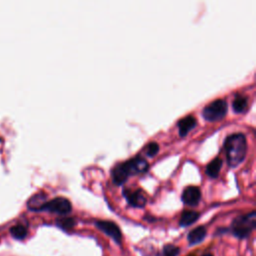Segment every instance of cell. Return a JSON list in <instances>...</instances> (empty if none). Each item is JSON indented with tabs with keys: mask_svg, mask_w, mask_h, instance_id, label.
Here are the masks:
<instances>
[{
	"mask_svg": "<svg viewBox=\"0 0 256 256\" xmlns=\"http://www.w3.org/2000/svg\"><path fill=\"white\" fill-rule=\"evenodd\" d=\"M247 105H248L247 99L243 96H236L235 99L233 100V103H232L233 109L237 113L245 111L246 108H247Z\"/></svg>",
	"mask_w": 256,
	"mask_h": 256,
	"instance_id": "2e32d148",
	"label": "cell"
},
{
	"mask_svg": "<svg viewBox=\"0 0 256 256\" xmlns=\"http://www.w3.org/2000/svg\"><path fill=\"white\" fill-rule=\"evenodd\" d=\"M71 203L68 199L64 198V197H56L53 198L50 201H47L42 210H46L49 212H53V213H57V214H67L71 211Z\"/></svg>",
	"mask_w": 256,
	"mask_h": 256,
	"instance_id": "277c9868",
	"label": "cell"
},
{
	"mask_svg": "<svg viewBox=\"0 0 256 256\" xmlns=\"http://www.w3.org/2000/svg\"><path fill=\"white\" fill-rule=\"evenodd\" d=\"M179 253V248L171 245V244H168L166 246H164L163 251H162V256H177Z\"/></svg>",
	"mask_w": 256,
	"mask_h": 256,
	"instance_id": "e0dca14e",
	"label": "cell"
},
{
	"mask_svg": "<svg viewBox=\"0 0 256 256\" xmlns=\"http://www.w3.org/2000/svg\"><path fill=\"white\" fill-rule=\"evenodd\" d=\"M96 227L101 230L102 232H104L106 235H108L109 237H111L116 243H120L121 239H122V235H121V231L119 229V227L111 221H105V220H101V221H96L95 223Z\"/></svg>",
	"mask_w": 256,
	"mask_h": 256,
	"instance_id": "8992f818",
	"label": "cell"
},
{
	"mask_svg": "<svg viewBox=\"0 0 256 256\" xmlns=\"http://www.w3.org/2000/svg\"><path fill=\"white\" fill-rule=\"evenodd\" d=\"M111 176H112L113 182H114L115 184H117V185H120V184H122V183H124V182L126 181L127 177H128V174H127V172L125 171V169H124L122 163L119 164V165H117V166H115V167L112 169Z\"/></svg>",
	"mask_w": 256,
	"mask_h": 256,
	"instance_id": "30bf717a",
	"label": "cell"
},
{
	"mask_svg": "<svg viewBox=\"0 0 256 256\" xmlns=\"http://www.w3.org/2000/svg\"><path fill=\"white\" fill-rule=\"evenodd\" d=\"M10 233L13 238L22 240L27 236V228L21 224H16L10 228Z\"/></svg>",
	"mask_w": 256,
	"mask_h": 256,
	"instance_id": "9a60e30c",
	"label": "cell"
},
{
	"mask_svg": "<svg viewBox=\"0 0 256 256\" xmlns=\"http://www.w3.org/2000/svg\"><path fill=\"white\" fill-rule=\"evenodd\" d=\"M196 118L192 115L185 116L184 118L180 119L178 122L179 134L181 136H185L190 130H192L196 126Z\"/></svg>",
	"mask_w": 256,
	"mask_h": 256,
	"instance_id": "9c48e42d",
	"label": "cell"
},
{
	"mask_svg": "<svg viewBox=\"0 0 256 256\" xmlns=\"http://www.w3.org/2000/svg\"><path fill=\"white\" fill-rule=\"evenodd\" d=\"M124 195L128 201V203L133 207H144L146 204V197L141 190L135 191H124Z\"/></svg>",
	"mask_w": 256,
	"mask_h": 256,
	"instance_id": "ba28073f",
	"label": "cell"
},
{
	"mask_svg": "<svg viewBox=\"0 0 256 256\" xmlns=\"http://www.w3.org/2000/svg\"><path fill=\"white\" fill-rule=\"evenodd\" d=\"M74 223H75L74 219H72V218H62V219H59L57 221L58 226H60L63 229L71 228L74 225Z\"/></svg>",
	"mask_w": 256,
	"mask_h": 256,
	"instance_id": "ac0fdd59",
	"label": "cell"
},
{
	"mask_svg": "<svg viewBox=\"0 0 256 256\" xmlns=\"http://www.w3.org/2000/svg\"><path fill=\"white\" fill-rule=\"evenodd\" d=\"M198 217H199V213L198 212L187 210V211H184L181 214L179 223H180L181 226H189L192 223H194L198 219Z\"/></svg>",
	"mask_w": 256,
	"mask_h": 256,
	"instance_id": "5bb4252c",
	"label": "cell"
},
{
	"mask_svg": "<svg viewBox=\"0 0 256 256\" xmlns=\"http://www.w3.org/2000/svg\"><path fill=\"white\" fill-rule=\"evenodd\" d=\"M206 236V229L203 226H198L188 233L187 239L191 245L200 243Z\"/></svg>",
	"mask_w": 256,
	"mask_h": 256,
	"instance_id": "7c38bea8",
	"label": "cell"
},
{
	"mask_svg": "<svg viewBox=\"0 0 256 256\" xmlns=\"http://www.w3.org/2000/svg\"><path fill=\"white\" fill-rule=\"evenodd\" d=\"M222 166V160L220 158H214L207 166H206V174L211 177L215 178L218 176L220 169Z\"/></svg>",
	"mask_w": 256,
	"mask_h": 256,
	"instance_id": "4fadbf2b",
	"label": "cell"
},
{
	"mask_svg": "<svg viewBox=\"0 0 256 256\" xmlns=\"http://www.w3.org/2000/svg\"><path fill=\"white\" fill-rule=\"evenodd\" d=\"M203 256H213V255L212 254H204Z\"/></svg>",
	"mask_w": 256,
	"mask_h": 256,
	"instance_id": "ffe728a7",
	"label": "cell"
},
{
	"mask_svg": "<svg viewBox=\"0 0 256 256\" xmlns=\"http://www.w3.org/2000/svg\"><path fill=\"white\" fill-rule=\"evenodd\" d=\"M158 150H159V146H158L157 143H155V142L149 143L148 146H147V149H146L147 154H148L149 156H154V155L158 152Z\"/></svg>",
	"mask_w": 256,
	"mask_h": 256,
	"instance_id": "d6986e66",
	"label": "cell"
},
{
	"mask_svg": "<svg viewBox=\"0 0 256 256\" xmlns=\"http://www.w3.org/2000/svg\"><path fill=\"white\" fill-rule=\"evenodd\" d=\"M224 148L228 164L232 167L239 165L245 158L247 152V142L244 134L235 133L226 137Z\"/></svg>",
	"mask_w": 256,
	"mask_h": 256,
	"instance_id": "6da1fadb",
	"label": "cell"
},
{
	"mask_svg": "<svg viewBox=\"0 0 256 256\" xmlns=\"http://www.w3.org/2000/svg\"><path fill=\"white\" fill-rule=\"evenodd\" d=\"M226 112L227 103L222 99H217L204 107L203 117L208 121H219L225 117Z\"/></svg>",
	"mask_w": 256,
	"mask_h": 256,
	"instance_id": "3957f363",
	"label": "cell"
},
{
	"mask_svg": "<svg viewBox=\"0 0 256 256\" xmlns=\"http://www.w3.org/2000/svg\"><path fill=\"white\" fill-rule=\"evenodd\" d=\"M46 202H47L46 195L44 193H37L29 199L27 205H28L29 209H31V210L40 211V210H42V208Z\"/></svg>",
	"mask_w": 256,
	"mask_h": 256,
	"instance_id": "8fae6325",
	"label": "cell"
},
{
	"mask_svg": "<svg viewBox=\"0 0 256 256\" xmlns=\"http://www.w3.org/2000/svg\"><path fill=\"white\" fill-rule=\"evenodd\" d=\"M201 198V192L198 187L196 186H188L186 187L183 192L181 199L187 205H196Z\"/></svg>",
	"mask_w": 256,
	"mask_h": 256,
	"instance_id": "52a82bcc",
	"label": "cell"
},
{
	"mask_svg": "<svg viewBox=\"0 0 256 256\" xmlns=\"http://www.w3.org/2000/svg\"><path fill=\"white\" fill-rule=\"evenodd\" d=\"M256 226V213L252 211L245 215L236 217L232 224L231 229L233 234L238 238H246L253 231Z\"/></svg>",
	"mask_w": 256,
	"mask_h": 256,
	"instance_id": "7a4b0ae2",
	"label": "cell"
},
{
	"mask_svg": "<svg viewBox=\"0 0 256 256\" xmlns=\"http://www.w3.org/2000/svg\"><path fill=\"white\" fill-rule=\"evenodd\" d=\"M125 171L127 172L128 176L132 175V174H138V173H142L145 172L147 168H148V163L147 161L142 158V157H134L124 163H122Z\"/></svg>",
	"mask_w": 256,
	"mask_h": 256,
	"instance_id": "5b68a950",
	"label": "cell"
}]
</instances>
